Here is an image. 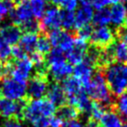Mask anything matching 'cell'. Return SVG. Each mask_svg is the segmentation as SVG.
I'll list each match as a JSON object with an SVG mask.
<instances>
[{
	"mask_svg": "<svg viewBox=\"0 0 127 127\" xmlns=\"http://www.w3.org/2000/svg\"><path fill=\"white\" fill-rule=\"evenodd\" d=\"M110 94L117 97L127 89V63L114 62L101 71Z\"/></svg>",
	"mask_w": 127,
	"mask_h": 127,
	"instance_id": "1",
	"label": "cell"
},
{
	"mask_svg": "<svg viewBox=\"0 0 127 127\" xmlns=\"http://www.w3.org/2000/svg\"><path fill=\"white\" fill-rule=\"evenodd\" d=\"M94 71L88 86L85 88V92L92 100L100 103L107 110H109L112 109L115 97L109 91L102 71L97 70H94Z\"/></svg>",
	"mask_w": 127,
	"mask_h": 127,
	"instance_id": "2",
	"label": "cell"
},
{
	"mask_svg": "<svg viewBox=\"0 0 127 127\" xmlns=\"http://www.w3.org/2000/svg\"><path fill=\"white\" fill-rule=\"evenodd\" d=\"M56 112V107L47 98L30 100L23 110V121H28L35 126L43 118H50Z\"/></svg>",
	"mask_w": 127,
	"mask_h": 127,
	"instance_id": "3",
	"label": "cell"
},
{
	"mask_svg": "<svg viewBox=\"0 0 127 127\" xmlns=\"http://www.w3.org/2000/svg\"><path fill=\"white\" fill-rule=\"evenodd\" d=\"M48 84V77L33 74L26 84V96L31 100L40 99L46 95Z\"/></svg>",
	"mask_w": 127,
	"mask_h": 127,
	"instance_id": "4",
	"label": "cell"
},
{
	"mask_svg": "<svg viewBox=\"0 0 127 127\" xmlns=\"http://www.w3.org/2000/svg\"><path fill=\"white\" fill-rule=\"evenodd\" d=\"M33 68L32 60L28 57L20 60H15L11 58L10 77L21 84H27L30 73Z\"/></svg>",
	"mask_w": 127,
	"mask_h": 127,
	"instance_id": "5",
	"label": "cell"
},
{
	"mask_svg": "<svg viewBox=\"0 0 127 127\" xmlns=\"http://www.w3.org/2000/svg\"><path fill=\"white\" fill-rule=\"evenodd\" d=\"M40 25V32H47L60 29V8L55 5H50L47 9L45 11L43 17L39 21Z\"/></svg>",
	"mask_w": 127,
	"mask_h": 127,
	"instance_id": "6",
	"label": "cell"
},
{
	"mask_svg": "<svg viewBox=\"0 0 127 127\" xmlns=\"http://www.w3.org/2000/svg\"><path fill=\"white\" fill-rule=\"evenodd\" d=\"M2 94L6 98L17 100L26 95V84L19 83L12 77L2 80Z\"/></svg>",
	"mask_w": 127,
	"mask_h": 127,
	"instance_id": "7",
	"label": "cell"
},
{
	"mask_svg": "<svg viewBox=\"0 0 127 127\" xmlns=\"http://www.w3.org/2000/svg\"><path fill=\"white\" fill-rule=\"evenodd\" d=\"M116 40V35L114 30H111L109 27L101 26L95 29L92 32L91 36L89 38V43L99 47H106Z\"/></svg>",
	"mask_w": 127,
	"mask_h": 127,
	"instance_id": "8",
	"label": "cell"
},
{
	"mask_svg": "<svg viewBox=\"0 0 127 127\" xmlns=\"http://www.w3.org/2000/svg\"><path fill=\"white\" fill-rule=\"evenodd\" d=\"M9 18L13 24L18 25V26L23 22H26L33 19V15H32L28 0H25L23 2L18 4L17 7H15L14 9L11 11V13L9 14Z\"/></svg>",
	"mask_w": 127,
	"mask_h": 127,
	"instance_id": "9",
	"label": "cell"
},
{
	"mask_svg": "<svg viewBox=\"0 0 127 127\" xmlns=\"http://www.w3.org/2000/svg\"><path fill=\"white\" fill-rule=\"evenodd\" d=\"M46 98L51 103H53L55 107H60L62 105L67 104L68 102L67 95H66L60 83H57L54 81H52L51 83L49 82L47 89H46Z\"/></svg>",
	"mask_w": 127,
	"mask_h": 127,
	"instance_id": "10",
	"label": "cell"
},
{
	"mask_svg": "<svg viewBox=\"0 0 127 127\" xmlns=\"http://www.w3.org/2000/svg\"><path fill=\"white\" fill-rule=\"evenodd\" d=\"M86 46H87L86 41L77 38V37H74L73 46L71 47V49L65 53V56L69 61V64L77 65V64L81 63L83 61L84 56H85Z\"/></svg>",
	"mask_w": 127,
	"mask_h": 127,
	"instance_id": "11",
	"label": "cell"
},
{
	"mask_svg": "<svg viewBox=\"0 0 127 127\" xmlns=\"http://www.w3.org/2000/svg\"><path fill=\"white\" fill-rule=\"evenodd\" d=\"M0 37L8 45H17L21 37V31L18 25L9 24L0 30Z\"/></svg>",
	"mask_w": 127,
	"mask_h": 127,
	"instance_id": "12",
	"label": "cell"
},
{
	"mask_svg": "<svg viewBox=\"0 0 127 127\" xmlns=\"http://www.w3.org/2000/svg\"><path fill=\"white\" fill-rule=\"evenodd\" d=\"M72 71L74 73V77L81 83L83 87L85 89L88 86L92 78V74L94 71L93 68L90 67L87 64H85V62H81V63L75 65V68Z\"/></svg>",
	"mask_w": 127,
	"mask_h": 127,
	"instance_id": "13",
	"label": "cell"
},
{
	"mask_svg": "<svg viewBox=\"0 0 127 127\" xmlns=\"http://www.w3.org/2000/svg\"><path fill=\"white\" fill-rule=\"evenodd\" d=\"M92 18H93V8L90 6H82L80 8H78L76 13L74 14L73 29L77 30L85 25L89 24Z\"/></svg>",
	"mask_w": 127,
	"mask_h": 127,
	"instance_id": "14",
	"label": "cell"
},
{
	"mask_svg": "<svg viewBox=\"0 0 127 127\" xmlns=\"http://www.w3.org/2000/svg\"><path fill=\"white\" fill-rule=\"evenodd\" d=\"M46 64L49 69H55V68L60 67L64 65L66 62V56L64 51L60 47H54L48 52L46 57Z\"/></svg>",
	"mask_w": 127,
	"mask_h": 127,
	"instance_id": "15",
	"label": "cell"
},
{
	"mask_svg": "<svg viewBox=\"0 0 127 127\" xmlns=\"http://www.w3.org/2000/svg\"><path fill=\"white\" fill-rule=\"evenodd\" d=\"M55 116L65 123L71 120L79 119L80 112L75 107L71 106L70 104H65L60 107H58V109H56V112H55Z\"/></svg>",
	"mask_w": 127,
	"mask_h": 127,
	"instance_id": "16",
	"label": "cell"
},
{
	"mask_svg": "<svg viewBox=\"0 0 127 127\" xmlns=\"http://www.w3.org/2000/svg\"><path fill=\"white\" fill-rule=\"evenodd\" d=\"M36 42H37V34L35 33H24L21 36L18 45L23 49L27 56L36 51Z\"/></svg>",
	"mask_w": 127,
	"mask_h": 127,
	"instance_id": "17",
	"label": "cell"
},
{
	"mask_svg": "<svg viewBox=\"0 0 127 127\" xmlns=\"http://www.w3.org/2000/svg\"><path fill=\"white\" fill-rule=\"evenodd\" d=\"M61 83H62L61 86H62V88H63L66 95H67V98L69 96L78 95L83 89H85L83 87L81 83L78 81L74 76L73 77H70L69 76L65 80H63Z\"/></svg>",
	"mask_w": 127,
	"mask_h": 127,
	"instance_id": "18",
	"label": "cell"
},
{
	"mask_svg": "<svg viewBox=\"0 0 127 127\" xmlns=\"http://www.w3.org/2000/svg\"><path fill=\"white\" fill-rule=\"evenodd\" d=\"M125 18H126V11L124 5L120 3L114 4L110 9V21L112 24L116 28L123 26Z\"/></svg>",
	"mask_w": 127,
	"mask_h": 127,
	"instance_id": "19",
	"label": "cell"
},
{
	"mask_svg": "<svg viewBox=\"0 0 127 127\" xmlns=\"http://www.w3.org/2000/svg\"><path fill=\"white\" fill-rule=\"evenodd\" d=\"M111 109L120 116L123 123L127 122V93L115 97Z\"/></svg>",
	"mask_w": 127,
	"mask_h": 127,
	"instance_id": "20",
	"label": "cell"
},
{
	"mask_svg": "<svg viewBox=\"0 0 127 127\" xmlns=\"http://www.w3.org/2000/svg\"><path fill=\"white\" fill-rule=\"evenodd\" d=\"M99 123L104 127H120L123 124V121L115 111L109 109L105 111Z\"/></svg>",
	"mask_w": 127,
	"mask_h": 127,
	"instance_id": "21",
	"label": "cell"
},
{
	"mask_svg": "<svg viewBox=\"0 0 127 127\" xmlns=\"http://www.w3.org/2000/svg\"><path fill=\"white\" fill-rule=\"evenodd\" d=\"M93 25L101 27V26H106L110 21V9L108 7H102L99 8L93 13Z\"/></svg>",
	"mask_w": 127,
	"mask_h": 127,
	"instance_id": "22",
	"label": "cell"
},
{
	"mask_svg": "<svg viewBox=\"0 0 127 127\" xmlns=\"http://www.w3.org/2000/svg\"><path fill=\"white\" fill-rule=\"evenodd\" d=\"M60 26L64 31H72L74 27V12L68 9H60Z\"/></svg>",
	"mask_w": 127,
	"mask_h": 127,
	"instance_id": "23",
	"label": "cell"
},
{
	"mask_svg": "<svg viewBox=\"0 0 127 127\" xmlns=\"http://www.w3.org/2000/svg\"><path fill=\"white\" fill-rule=\"evenodd\" d=\"M51 50V44L48 39L47 33L40 32L38 33L37 42H36V51L46 57Z\"/></svg>",
	"mask_w": 127,
	"mask_h": 127,
	"instance_id": "24",
	"label": "cell"
},
{
	"mask_svg": "<svg viewBox=\"0 0 127 127\" xmlns=\"http://www.w3.org/2000/svg\"><path fill=\"white\" fill-rule=\"evenodd\" d=\"M115 61L121 63H127V46L124 42L116 39L114 46Z\"/></svg>",
	"mask_w": 127,
	"mask_h": 127,
	"instance_id": "25",
	"label": "cell"
},
{
	"mask_svg": "<svg viewBox=\"0 0 127 127\" xmlns=\"http://www.w3.org/2000/svg\"><path fill=\"white\" fill-rule=\"evenodd\" d=\"M19 27L21 29V32H23V33H35V34H37L40 32L39 21L34 18L20 24Z\"/></svg>",
	"mask_w": 127,
	"mask_h": 127,
	"instance_id": "26",
	"label": "cell"
},
{
	"mask_svg": "<svg viewBox=\"0 0 127 127\" xmlns=\"http://www.w3.org/2000/svg\"><path fill=\"white\" fill-rule=\"evenodd\" d=\"M30 7L32 9L33 18L36 20H40L46 11V5L42 0H30Z\"/></svg>",
	"mask_w": 127,
	"mask_h": 127,
	"instance_id": "27",
	"label": "cell"
},
{
	"mask_svg": "<svg viewBox=\"0 0 127 127\" xmlns=\"http://www.w3.org/2000/svg\"><path fill=\"white\" fill-rule=\"evenodd\" d=\"M16 7L13 0H0V22L3 21Z\"/></svg>",
	"mask_w": 127,
	"mask_h": 127,
	"instance_id": "28",
	"label": "cell"
},
{
	"mask_svg": "<svg viewBox=\"0 0 127 127\" xmlns=\"http://www.w3.org/2000/svg\"><path fill=\"white\" fill-rule=\"evenodd\" d=\"M93 31H94L93 25L86 24V25H85V26L81 27V28L77 29V30H73L71 33L74 37H77V38L83 39V40L86 41V40H89Z\"/></svg>",
	"mask_w": 127,
	"mask_h": 127,
	"instance_id": "29",
	"label": "cell"
},
{
	"mask_svg": "<svg viewBox=\"0 0 127 127\" xmlns=\"http://www.w3.org/2000/svg\"><path fill=\"white\" fill-rule=\"evenodd\" d=\"M11 58V47L0 37V61H7Z\"/></svg>",
	"mask_w": 127,
	"mask_h": 127,
	"instance_id": "30",
	"label": "cell"
},
{
	"mask_svg": "<svg viewBox=\"0 0 127 127\" xmlns=\"http://www.w3.org/2000/svg\"><path fill=\"white\" fill-rule=\"evenodd\" d=\"M28 56L26 55V53L23 51V49L19 46L18 44L12 46V48H11V58L13 60H22V59H25Z\"/></svg>",
	"mask_w": 127,
	"mask_h": 127,
	"instance_id": "31",
	"label": "cell"
},
{
	"mask_svg": "<svg viewBox=\"0 0 127 127\" xmlns=\"http://www.w3.org/2000/svg\"><path fill=\"white\" fill-rule=\"evenodd\" d=\"M114 32H115L116 38L119 39L122 42H124L127 46V28L126 27H124V25H123V26H120V27H118V28H115Z\"/></svg>",
	"mask_w": 127,
	"mask_h": 127,
	"instance_id": "32",
	"label": "cell"
},
{
	"mask_svg": "<svg viewBox=\"0 0 127 127\" xmlns=\"http://www.w3.org/2000/svg\"><path fill=\"white\" fill-rule=\"evenodd\" d=\"M1 127H22L21 121H20L17 118H8L3 122V124Z\"/></svg>",
	"mask_w": 127,
	"mask_h": 127,
	"instance_id": "33",
	"label": "cell"
},
{
	"mask_svg": "<svg viewBox=\"0 0 127 127\" xmlns=\"http://www.w3.org/2000/svg\"><path fill=\"white\" fill-rule=\"evenodd\" d=\"M61 127H85V125L82 124L81 121L77 119V120H71L69 122H65L63 123Z\"/></svg>",
	"mask_w": 127,
	"mask_h": 127,
	"instance_id": "34",
	"label": "cell"
},
{
	"mask_svg": "<svg viewBox=\"0 0 127 127\" xmlns=\"http://www.w3.org/2000/svg\"><path fill=\"white\" fill-rule=\"evenodd\" d=\"M63 124V122L57 118L56 116L50 117L49 119V124H48V127H61Z\"/></svg>",
	"mask_w": 127,
	"mask_h": 127,
	"instance_id": "35",
	"label": "cell"
},
{
	"mask_svg": "<svg viewBox=\"0 0 127 127\" xmlns=\"http://www.w3.org/2000/svg\"><path fill=\"white\" fill-rule=\"evenodd\" d=\"M110 3H111V0H95L93 6L95 8L99 9V8H102V7H106Z\"/></svg>",
	"mask_w": 127,
	"mask_h": 127,
	"instance_id": "36",
	"label": "cell"
},
{
	"mask_svg": "<svg viewBox=\"0 0 127 127\" xmlns=\"http://www.w3.org/2000/svg\"><path fill=\"white\" fill-rule=\"evenodd\" d=\"M70 1L71 0H52V2L56 7H62V8H66L68 4L70 3Z\"/></svg>",
	"mask_w": 127,
	"mask_h": 127,
	"instance_id": "37",
	"label": "cell"
},
{
	"mask_svg": "<svg viewBox=\"0 0 127 127\" xmlns=\"http://www.w3.org/2000/svg\"><path fill=\"white\" fill-rule=\"evenodd\" d=\"M85 127H101L100 126V123L98 121H95L92 118H88L86 120V124Z\"/></svg>",
	"mask_w": 127,
	"mask_h": 127,
	"instance_id": "38",
	"label": "cell"
},
{
	"mask_svg": "<svg viewBox=\"0 0 127 127\" xmlns=\"http://www.w3.org/2000/svg\"><path fill=\"white\" fill-rule=\"evenodd\" d=\"M80 3L82 4V6H93L95 3V0H79Z\"/></svg>",
	"mask_w": 127,
	"mask_h": 127,
	"instance_id": "39",
	"label": "cell"
},
{
	"mask_svg": "<svg viewBox=\"0 0 127 127\" xmlns=\"http://www.w3.org/2000/svg\"><path fill=\"white\" fill-rule=\"evenodd\" d=\"M14 1V3H15V5L17 6L18 4H20V3H21V2H23V1H25V0H13Z\"/></svg>",
	"mask_w": 127,
	"mask_h": 127,
	"instance_id": "40",
	"label": "cell"
},
{
	"mask_svg": "<svg viewBox=\"0 0 127 127\" xmlns=\"http://www.w3.org/2000/svg\"><path fill=\"white\" fill-rule=\"evenodd\" d=\"M124 27H126V28H127V17H126V18H125V20H124Z\"/></svg>",
	"mask_w": 127,
	"mask_h": 127,
	"instance_id": "41",
	"label": "cell"
},
{
	"mask_svg": "<svg viewBox=\"0 0 127 127\" xmlns=\"http://www.w3.org/2000/svg\"><path fill=\"white\" fill-rule=\"evenodd\" d=\"M120 127H127V122H124V124H122Z\"/></svg>",
	"mask_w": 127,
	"mask_h": 127,
	"instance_id": "42",
	"label": "cell"
},
{
	"mask_svg": "<svg viewBox=\"0 0 127 127\" xmlns=\"http://www.w3.org/2000/svg\"><path fill=\"white\" fill-rule=\"evenodd\" d=\"M42 1H46V2H48V1H51V0H42Z\"/></svg>",
	"mask_w": 127,
	"mask_h": 127,
	"instance_id": "43",
	"label": "cell"
},
{
	"mask_svg": "<svg viewBox=\"0 0 127 127\" xmlns=\"http://www.w3.org/2000/svg\"><path fill=\"white\" fill-rule=\"evenodd\" d=\"M122 1H124V2H127V0H122Z\"/></svg>",
	"mask_w": 127,
	"mask_h": 127,
	"instance_id": "44",
	"label": "cell"
},
{
	"mask_svg": "<svg viewBox=\"0 0 127 127\" xmlns=\"http://www.w3.org/2000/svg\"><path fill=\"white\" fill-rule=\"evenodd\" d=\"M0 127H1V125H0Z\"/></svg>",
	"mask_w": 127,
	"mask_h": 127,
	"instance_id": "45",
	"label": "cell"
}]
</instances>
